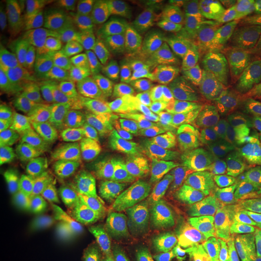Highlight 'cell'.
<instances>
[{"label": "cell", "mask_w": 261, "mask_h": 261, "mask_svg": "<svg viewBox=\"0 0 261 261\" xmlns=\"http://www.w3.org/2000/svg\"><path fill=\"white\" fill-rule=\"evenodd\" d=\"M101 73L116 76V69L112 62L82 56L51 62L43 75L72 96L74 110H82L95 107L89 97V89L94 76Z\"/></svg>", "instance_id": "6da1fadb"}, {"label": "cell", "mask_w": 261, "mask_h": 261, "mask_svg": "<svg viewBox=\"0 0 261 261\" xmlns=\"http://www.w3.org/2000/svg\"><path fill=\"white\" fill-rule=\"evenodd\" d=\"M144 39L129 21L103 17L88 27V56L112 62L129 53Z\"/></svg>", "instance_id": "7a4b0ae2"}, {"label": "cell", "mask_w": 261, "mask_h": 261, "mask_svg": "<svg viewBox=\"0 0 261 261\" xmlns=\"http://www.w3.org/2000/svg\"><path fill=\"white\" fill-rule=\"evenodd\" d=\"M170 232L172 245L194 261H226L227 247L237 236V231L224 225L195 228L175 224Z\"/></svg>", "instance_id": "3957f363"}, {"label": "cell", "mask_w": 261, "mask_h": 261, "mask_svg": "<svg viewBox=\"0 0 261 261\" xmlns=\"http://www.w3.org/2000/svg\"><path fill=\"white\" fill-rule=\"evenodd\" d=\"M258 49L248 39L224 36L198 56L194 63L196 77L207 80L212 75L249 67Z\"/></svg>", "instance_id": "277c9868"}, {"label": "cell", "mask_w": 261, "mask_h": 261, "mask_svg": "<svg viewBox=\"0 0 261 261\" xmlns=\"http://www.w3.org/2000/svg\"><path fill=\"white\" fill-rule=\"evenodd\" d=\"M153 177L159 189L171 196L211 202L208 191L185 154L177 153L153 166Z\"/></svg>", "instance_id": "5b68a950"}, {"label": "cell", "mask_w": 261, "mask_h": 261, "mask_svg": "<svg viewBox=\"0 0 261 261\" xmlns=\"http://www.w3.org/2000/svg\"><path fill=\"white\" fill-rule=\"evenodd\" d=\"M19 160L28 168L46 174L59 165H73L74 158L62 143L42 130L28 137H4Z\"/></svg>", "instance_id": "8992f818"}, {"label": "cell", "mask_w": 261, "mask_h": 261, "mask_svg": "<svg viewBox=\"0 0 261 261\" xmlns=\"http://www.w3.org/2000/svg\"><path fill=\"white\" fill-rule=\"evenodd\" d=\"M101 235L98 245L114 260H127L129 242L133 229L141 219L139 212L133 209L108 206L99 209Z\"/></svg>", "instance_id": "52a82bcc"}, {"label": "cell", "mask_w": 261, "mask_h": 261, "mask_svg": "<svg viewBox=\"0 0 261 261\" xmlns=\"http://www.w3.org/2000/svg\"><path fill=\"white\" fill-rule=\"evenodd\" d=\"M103 162V181L110 205L133 209L139 212L141 219L160 221L167 216L163 200V192L158 196H140L122 183L117 176L116 168L109 162Z\"/></svg>", "instance_id": "ba28073f"}, {"label": "cell", "mask_w": 261, "mask_h": 261, "mask_svg": "<svg viewBox=\"0 0 261 261\" xmlns=\"http://www.w3.org/2000/svg\"><path fill=\"white\" fill-rule=\"evenodd\" d=\"M105 106L82 110L73 109V117L67 139L71 151L75 155L89 157L90 151L107 134Z\"/></svg>", "instance_id": "9c48e42d"}, {"label": "cell", "mask_w": 261, "mask_h": 261, "mask_svg": "<svg viewBox=\"0 0 261 261\" xmlns=\"http://www.w3.org/2000/svg\"><path fill=\"white\" fill-rule=\"evenodd\" d=\"M222 30L214 1H192L181 28L189 48H203L213 44Z\"/></svg>", "instance_id": "30bf717a"}, {"label": "cell", "mask_w": 261, "mask_h": 261, "mask_svg": "<svg viewBox=\"0 0 261 261\" xmlns=\"http://www.w3.org/2000/svg\"><path fill=\"white\" fill-rule=\"evenodd\" d=\"M167 214L188 227L223 226L224 222L216 210V205L200 199L171 196L163 192Z\"/></svg>", "instance_id": "8fae6325"}, {"label": "cell", "mask_w": 261, "mask_h": 261, "mask_svg": "<svg viewBox=\"0 0 261 261\" xmlns=\"http://www.w3.org/2000/svg\"><path fill=\"white\" fill-rule=\"evenodd\" d=\"M203 81L220 105L238 109L251 103L249 67L222 72Z\"/></svg>", "instance_id": "7c38bea8"}, {"label": "cell", "mask_w": 261, "mask_h": 261, "mask_svg": "<svg viewBox=\"0 0 261 261\" xmlns=\"http://www.w3.org/2000/svg\"><path fill=\"white\" fill-rule=\"evenodd\" d=\"M55 232L66 245L85 246L98 243L101 235L99 209L75 207Z\"/></svg>", "instance_id": "4fadbf2b"}, {"label": "cell", "mask_w": 261, "mask_h": 261, "mask_svg": "<svg viewBox=\"0 0 261 261\" xmlns=\"http://www.w3.org/2000/svg\"><path fill=\"white\" fill-rule=\"evenodd\" d=\"M116 69V76L125 85L135 86L142 83L158 84L159 62L150 55L145 37L129 53L112 61Z\"/></svg>", "instance_id": "5bb4252c"}, {"label": "cell", "mask_w": 261, "mask_h": 261, "mask_svg": "<svg viewBox=\"0 0 261 261\" xmlns=\"http://www.w3.org/2000/svg\"><path fill=\"white\" fill-rule=\"evenodd\" d=\"M214 5L222 30L260 37V14L252 4L239 0H218Z\"/></svg>", "instance_id": "9a60e30c"}, {"label": "cell", "mask_w": 261, "mask_h": 261, "mask_svg": "<svg viewBox=\"0 0 261 261\" xmlns=\"http://www.w3.org/2000/svg\"><path fill=\"white\" fill-rule=\"evenodd\" d=\"M172 245L170 228L160 221L140 219L129 242L130 255L157 256L165 254Z\"/></svg>", "instance_id": "2e32d148"}, {"label": "cell", "mask_w": 261, "mask_h": 261, "mask_svg": "<svg viewBox=\"0 0 261 261\" xmlns=\"http://www.w3.org/2000/svg\"><path fill=\"white\" fill-rule=\"evenodd\" d=\"M41 187L58 199L74 207H87L79 169L73 165H59L49 168Z\"/></svg>", "instance_id": "e0dca14e"}, {"label": "cell", "mask_w": 261, "mask_h": 261, "mask_svg": "<svg viewBox=\"0 0 261 261\" xmlns=\"http://www.w3.org/2000/svg\"><path fill=\"white\" fill-rule=\"evenodd\" d=\"M41 129L32 110L19 103L1 88L0 94V136L28 137Z\"/></svg>", "instance_id": "ac0fdd59"}, {"label": "cell", "mask_w": 261, "mask_h": 261, "mask_svg": "<svg viewBox=\"0 0 261 261\" xmlns=\"http://www.w3.org/2000/svg\"><path fill=\"white\" fill-rule=\"evenodd\" d=\"M216 210L224 224L248 228L261 226V191L233 196Z\"/></svg>", "instance_id": "d6986e66"}, {"label": "cell", "mask_w": 261, "mask_h": 261, "mask_svg": "<svg viewBox=\"0 0 261 261\" xmlns=\"http://www.w3.org/2000/svg\"><path fill=\"white\" fill-rule=\"evenodd\" d=\"M0 176L2 181L17 190L39 189L45 182V174L25 166L8 142L0 137Z\"/></svg>", "instance_id": "ffe728a7"}, {"label": "cell", "mask_w": 261, "mask_h": 261, "mask_svg": "<svg viewBox=\"0 0 261 261\" xmlns=\"http://www.w3.org/2000/svg\"><path fill=\"white\" fill-rule=\"evenodd\" d=\"M150 51L159 62L165 63L187 58L189 47L180 30H169L152 27L143 33Z\"/></svg>", "instance_id": "44dd1931"}, {"label": "cell", "mask_w": 261, "mask_h": 261, "mask_svg": "<svg viewBox=\"0 0 261 261\" xmlns=\"http://www.w3.org/2000/svg\"><path fill=\"white\" fill-rule=\"evenodd\" d=\"M64 255L62 241L55 231L28 225L24 248L19 257L28 261H56Z\"/></svg>", "instance_id": "7402d4cb"}, {"label": "cell", "mask_w": 261, "mask_h": 261, "mask_svg": "<svg viewBox=\"0 0 261 261\" xmlns=\"http://www.w3.org/2000/svg\"><path fill=\"white\" fill-rule=\"evenodd\" d=\"M185 156L213 196L224 191L228 171L222 160L200 147L185 151Z\"/></svg>", "instance_id": "603a6c76"}, {"label": "cell", "mask_w": 261, "mask_h": 261, "mask_svg": "<svg viewBox=\"0 0 261 261\" xmlns=\"http://www.w3.org/2000/svg\"><path fill=\"white\" fill-rule=\"evenodd\" d=\"M51 194L39 188L28 198L27 210L30 217L56 229L75 209Z\"/></svg>", "instance_id": "cb8c5ba5"}, {"label": "cell", "mask_w": 261, "mask_h": 261, "mask_svg": "<svg viewBox=\"0 0 261 261\" xmlns=\"http://www.w3.org/2000/svg\"><path fill=\"white\" fill-rule=\"evenodd\" d=\"M48 56L51 61L84 56L88 49V28L85 20L57 34H48Z\"/></svg>", "instance_id": "d4e9b609"}, {"label": "cell", "mask_w": 261, "mask_h": 261, "mask_svg": "<svg viewBox=\"0 0 261 261\" xmlns=\"http://www.w3.org/2000/svg\"><path fill=\"white\" fill-rule=\"evenodd\" d=\"M193 81L187 58L165 63L159 62L158 85L171 102L185 101Z\"/></svg>", "instance_id": "484cf974"}, {"label": "cell", "mask_w": 261, "mask_h": 261, "mask_svg": "<svg viewBox=\"0 0 261 261\" xmlns=\"http://www.w3.org/2000/svg\"><path fill=\"white\" fill-rule=\"evenodd\" d=\"M61 89L51 80L42 75L35 80L28 91L29 108L37 120L40 129L48 132L51 112Z\"/></svg>", "instance_id": "4316f807"}, {"label": "cell", "mask_w": 261, "mask_h": 261, "mask_svg": "<svg viewBox=\"0 0 261 261\" xmlns=\"http://www.w3.org/2000/svg\"><path fill=\"white\" fill-rule=\"evenodd\" d=\"M103 112L109 132L134 141H139L145 132L140 116L130 109L124 99L106 105Z\"/></svg>", "instance_id": "83f0119b"}, {"label": "cell", "mask_w": 261, "mask_h": 261, "mask_svg": "<svg viewBox=\"0 0 261 261\" xmlns=\"http://www.w3.org/2000/svg\"><path fill=\"white\" fill-rule=\"evenodd\" d=\"M89 157L121 164L140 162V147L138 141L128 140L108 130L90 151Z\"/></svg>", "instance_id": "f1b7e54d"}, {"label": "cell", "mask_w": 261, "mask_h": 261, "mask_svg": "<svg viewBox=\"0 0 261 261\" xmlns=\"http://www.w3.org/2000/svg\"><path fill=\"white\" fill-rule=\"evenodd\" d=\"M184 102L194 112L203 129H210L220 114V103L205 82L196 76Z\"/></svg>", "instance_id": "f546056e"}, {"label": "cell", "mask_w": 261, "mask_h": 261, "mask_svg": "<svg viewBox=\"0 0 261 261\" xmlns=\"http://www.w3.org/2000/svg\"><path fill=\"white\" fill-rule=\"evenodd\" d=\"M97 5V1L90 0L53 1L51 28L48 34H57L80 24Z\"/></svg>", "instance_id": "4dcf8cb0"}, {"label": "cell", "mask_w": 261, "mask_h": 261, "mask_svg": "<svg viewBox=\"0 0 261 261\" xmlns=\"http://www.w3.org/2000/svg\"><path fill=\"white\" fill-rule=\"evenodd\" d=\"M15 37L19 58L27 68H34L47 58L48 38L43 28L15 29Z\"/></svg>", "instance_id": "1f68e13d"}, {"label": "cell", "mask_w": 261, "mask_h": 261, "mask_svg": "<svg viewBox=\"0 0 261 261\" xmlns=\"http://www.w3.org/2000/svg\"><path fill=\"white\" fill-rule=\"evenodd\" d=\"M140 147V162L148 166H155L183 149L178 138L153 134L145 130L138 141Z\"/></svg>", "instance_id": "d6a6232c"}, {"label": "cell", "mask_w": 261, "mask_h": 261, "mask_svg": "<svg viewBox=\"0 0 261 261\" xmlns=\"http://www.w3.org/2000/svg\"><path fill=\"white\" fill-rule=\"evenodd\" d=\"M207 148L218 158L234 160L240 153V134L233 122L222 121L203 140Z\"/></svg>", "instance_id": "836d02e7"}, {"label": "cell", "mask_w": 261, "mask_h": 261, "mask_svg": "<svg viewBox=\"0 0 261 261\" xmlns=\"http://www.w3.org/2000/svg\"><path fill=\"white\" fill-rule=\"evenodd\" d=\"M117 176L124 185L140 196H154L161 194L150 166L142 162H129L116 168Z\"/></svg>", "instance_id": "e575fe53"}, {"label": "cell", "mask_w": 261, "mask_h": 261, "mask_svg": "<svg viewBox=\"0 0 261 261\" xmlns=\"http://www.w3.org/2000/svg\"><path fill=\"white\" fill-rule=\"evenodd\" d=\"M170 107L176 115L178 135L185 151L196 149L203 142L206 133L196 115L184 101L171 102Z\"/></svg>", "instance_id": "d590c367"}, {"label": "cell", "mask_w": 261, "mask_h": 261, "mask_svg": "<svg viewBox=\"0 0 261 261\" xmlns=\"http://www.w3.org/2000/svg\"><path fill=\"white\" fill-rule=\"evenodd\" d=\"M77 169L87 200L102 208L111 206L103 181V162L87 163Z\"/></svg>", "instance_id": "8d00e7d4"}, {"label": "cell", "mask_w": 261, "mask_h": 261, "mask_svg": "<svg viewBox=\"0 0 261 261\" xmlns=\"http://www.w3.org/2000/svg\"><path fill=\"white\" fill-rule=\"evenodd\" d=\"M168 99L165 91L154 83H142L133 86L124 98L130 109L138 114L161 108Z\"/></svg>", "instance_id": "74e56055"}, {"label": "cell", "mask_w": 261, "mask_h": 261, "mask_svg": "<svg viewBox=\"0 0 261 261\" xmlns=\"http://www.w3.org/2000/svg\"><path fill=\"white\" fill-rule=\"evenodd\" d=\"M125 84L115 75L97 74L89 89V97L94 106H103L123 100Z\"/></svg>", "instance_id": "f35d334b"}, {"label": "cell", "mask_w": 261, "mask_h": 261, "mask_svg": "<svg viewBox=\"0 0 261 261\" xmlns=\"http://www.w3.org/2000/svg\"><path fill=\"white\" fill-rule=\"evenodd\" d=\"M224 191L228 196H242L261 191V172L250 166L231 168L227 172Z\"/></svg>", "instance_id": "ab89813d"}, {"label": "cell", "mask_w": 261, "mask_h": 261, "mask_svg": "<svg viewBox=\"0 0 261 261\" xmlns=\"http://www.w3.org/2000/svg\"><path fill=\"white\" fill-rule=\"evenodd\" d=\"M188 0H164L156 4L153 13L154 27L180 30L186 18L187 10L190 5Z\"/></svg>", "instance_id": "60d3db41"}, {"label": "cell", "mask_w": 261, "mask_h": 261, "mask_svg": "<svg viewBox=\"0 0 261 261\" xmlns=\"http://www.w3.org/2000/svg\"><path fill=\"white\" fill-rule=\"evenodd\" d=\"M73 117V98L65 91H60L51 112L47 134L58 141L68 137V130Z\"/></svg>", "instance_id": "b9f144b4"}, {"label": "cell", "mask_w": 261, "mask_h": 261, "mask_svg": "<svg viewBox=\"0 0 261 261\" xmlns=\"http://www.w3.org/2000/svg\"><path fill=\"white\" fill-rule=\"evenodd\" d=\"M140 118L145 130L179 139L176 115L171 107H161L143 113Z\"/></svg>", "instance_id": "7bdbcfd3"}, {"label": "cell", "mask_w": 261, "mask_h": 261, "mask_svg": "<svg viewBox=\"0 0 261 261\" xmlns=\"http://www.w3.org/2000/svg\"><path fill=\"white\" fill-rule=\"evenodd\" d=\"M240 156L245 166L258 167L261 158V134L256 124L247 123L240 134Z\"/></svg>", "instance_id": "ee69618b"}, {"label": "cell", "mask_w": 261, "mask_h": 261, "mask_svg": "<svg viewBox=\"0 0 261 261\" xmlns=\"http://www.w3.org/2000/svg\"><path fill=\"white\" fill-rule=\"evenodd\" d=\"M12 22L15 29L43 28L44 19L37 3L31 0L13 2Z\"/></svg>", "instance_id": "f6af8a7d"}, {"label": "cell", "mask_w": 261, "mask_h": 261, "mask_svg": "<svg viewBox=\"0 0 261 261\" xmlns=\"http://www.w3.org/2000/svg\"><path fill=\"white\" fill-rule=\"evenodd\" d=\"M28 225L24 219L13 209L0 211V239H25Z\"/></svg>", "instance_id": "bcb514c9"}, {"label": "cell", "mask_w": 261, "mask_h": 261, "mask_svg": "<svg viewBox=\"0 0 261 261\" xmlns=\"http://www.w3.org/2000/svg\"><path fill=\"white\" fill-rule=\"evenodd\" d=\"M63 249L70 261H115L97 243L85 246L63 244Z\"/></svg>", "instance_id": "7dc6e473"}, {"label": "cell", "mask_w": 261, "mask_h": 261, "mask_svg": "<svg viewBox=\"0 0 261 261\" xmlns=\"http://www.w3.org/2000/svg\"><path fill=\"white\" fill-rule=\"evenodd\" d=\"M152 6L153 2L150 0H119L114 4L119 14L136 21H148Z\"/></svg>", "instance_id": "c3c4849f"}, {"label": "cell", "mask_w": 261, "mask_h": 261, "mask_svg": "<svg viewBox=\"0 0 261 261\" xmlns=\"http://www.w3.org/2000/svg\"><path fill=\"white\" fill-rule=\"evenodd\" d=\"M16 43L15 29L12 20L6 14L1 13L0 19V56L3 62H7L14 53V44Z\"/></svg>", "instance_id": "681fc988"}, {"label": "cell", "mask_w": 261, "mask_h": 261, "mask_svg": "<svg viewBox=\"0 0 261 261\" xmlns=\"http://www.w3.org/2000/svg\"><path fill=\"white\" fill-rule=\"evenodd\" d=\"M250 68L251 103L261 108V51L257 50L252 57Z\"/></svg>", "instance_id": "f907efd6"}, {"label": "cell", "mask_w": 261, "mask_h": 261, "mask_svg": "<svg viewBox=\"0 0 261 261\" xmlns=\"http://www.w3.org/2000/svg\"><path fill=\"white\" fill-rule=\"evenodd\" d=\"M25 239H0V261H11L19 257Z\"/></svg>", "instance_id": "816d5d0a"}, {"label": "cell", "mask_w": 261, "mask_h": 261, "mask_svg": "<svg viewBox=\"0 0 261 261\" xmlns=\"http://www.w3.org/2000/svg\"><path fill=\"white\" fill-rule=\"evenodd\" d=\"M238 245L243 256L250 261H261V239L242 236L238 238Z\"/></svg>", "instance_id": "f5cc1de1"}, {"label": "cell", "mask_w": 261, "mask_h": 261, "mask_svg": "<svg viewBox=\"0 0 261 261\" xmlns=\"http://www.w3.org/2000/svg\"><path fill=\"white\" fill-rule=\"evenodd\" d=\"M165 256L167 257V261H194L186 252H182L173 245L169 247V249L165 253Z\"/></svg>", "instance_id": "db71d44e"}, {"label": "cell", "mask_w": 261, "mask_h": 261, "mask_svg": "<svg viewBox=\"0 0 261 261\" xmlns=\"http://www.w3.org/2000/svg\"><path fill=\"white\" fill-rule=\"evenodd\" d=\"M227 253L232 261H250L249 259H247L245 256H243L239 245L234 240L229 243V245L227 247Z\"/></svg>", "instance_id": "11a10c76"}, {"label": "cell", "mask_w": 261, "mask_h": 261, "mask_svg": "<svg viewBox=\"0 0 261 261\" xmlns=\"http://www.w3.org/2000/svg\"><path fill=\"white\" fill-rule=\"evenodd\" d=\"M238 232L242 236L246 237H252L261 239V226H255V227H248V228H238Z\"/></svg>", "instance_id": "9f6ffc18"}, {"label": "cell", "mask_w": 261, "mask_h": 261, "mask_svg": "<svg viewBox=\"0 0 261 261\" xmlns=\"http://www.w3.org/2000/svg\"><path fill=\"white\" fill-rule=\"evenodd\" d=\"M125 261H167L165 254L157 255V256H141V255H134L130 256Z\"/></svg>", "instance_id": "6f0895ef"}, {"label": "cell", "mask_w": 261, "mask_h": 261, "mask_svg": "<svg viewBox=\"0 0 261 261\" xmlns=\"http://www.w3.org/2000/svg\"><path fill=\"white\" fill-rule=\"evenodd\" d=\"M56 261H70L69 259H68V257L66 256V255H64L63 257H61V258H59V259H57V260Z\"/></svg>", "instance_id": "680465c9"}, {"label": "cell", "mask_w": 261, "mask_h": 261, "mask_svg": "<svg viewBox=\"0 0 261 261\" xmlns=\"http://www.w3.org/2000/svg\"><path fill=\"white\" fill-rule=\"evenodd\" d=\"M11 261H28L25 260V259H23V258H21V257H18V258H16V259H13V260Z\"/></svg>", "instance_id": "91938a15"}, {"label": "cell", "mask_w": 261, "mask_h": 261, "mask_svg": "<svg viewBox=\"0 0 261 261\" xmlns=\"http://www.w3.org/2000/svg\"><path fill=\"white\" fill-rule=\"evenodd\" d=\"M257 127H258V130H259V132H260L261 134V124L259 123V124H257Z\"/></svg>", "instance_id": "94428289"}, {"label": "cell", "mask_w": 261, "mask_h": 261, "mask_svg": "<svg viewBox=\"0 0 261 261\" xmlns=\"http://www.w3.org/2000/svg\"><path fill=\"white\" fill-rule=\"evenodd\" d=\"M261 165V158H260V160H259V164H258V167H259V166H260Z\"/></svg>", "instance_id": "6125c7cd"}, {"label": "cell", "mask_w": 261, "mask_h": 261, "mask_svg": "<svg viewBox=\"0 0 261 261\" xmlns=\"http://www.w3.org/2000/svg\"><path fill=\"white\" fill-rule=\"evenodd\" d=\"M226 261H232V260H231V259H230V258H229V257H228V258H227V259H226Z\"/></svg>", "instance_id": "be15d7a7"}, {"label": "cell", "mask_w": 261, "mask_h": 261, "mask_svg": "<svg viewBox=\"0 0 261 261\" xmlns=\"http://www.w3.org/2000/svg\"><path fill=\"white\" fill-rule=\"evenodd\" d=\"M259 167H260V168H261V165H260V166H259Z\"/></svg>", "instance_id": "e7e4bbea"}]
</instances>
